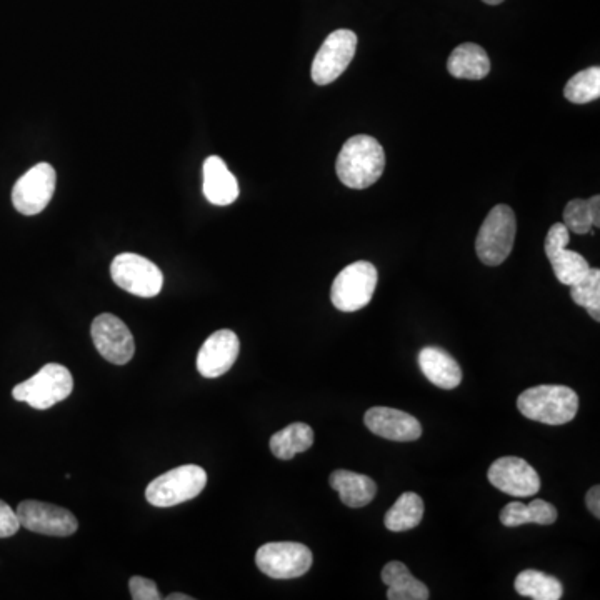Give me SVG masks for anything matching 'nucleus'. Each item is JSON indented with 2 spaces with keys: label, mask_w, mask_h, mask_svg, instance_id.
I'll return each instance as SVG.
<instances>
[{
  "label": "nucleus",
  "mask_w": 600,
  "mask_h": 600,
  "mask_svg": "<svg viewBox=\"0 0 600 600\" xmlns=\"http://www.w3.org/2000/svg\"><path fill=\"white\" fill-rule=\"evenodd\" d=\"M357 50V35L349 29L334 30L320 45L312 62V80L317 85L332 84L344 74L354 59Z\"/></svg>",
  "instance_id": "1a4fd4ad"
},
{
  "label": "nucleus",
  "mask_w": 600,
  "mask_h": 600,
  "mask_svg": "<svg viewBox=\"0 0 600 600\" xmlns=\"http://www.w3.org/2000/svg\"><path fill=\"white\" fill-rule=\"evenodd\" d=\"M515 590L522 597H530L534 600H559L564 594V587L559 579L532 569L524 570L517 575Z\"/></svg>",
  "instance_id": "b1692460"
},
{
  "label": "nucleus",
  "mask_w": 600,
  "mask_h": 600,
  "mask_svg": "<svg viewBox=\"0 0 600 600\" xmlns=\"http://www.w3.org/2000/svg\"><path fill=\"white\" fill-rule=\"evenodd\" d=\"M202 174H204L202 190L210 204L220 205V207L234 204L239 197V184L219 155H210L205 159Z\"/></svg>",
  "instance_id": "f3484780"
},
{
  "label": "nucleus",
  "mask_w": 600,
  "mask_h": 600,
  "mask_svg": "<svg viewBox=\"0 0 600 600\" xmlns=\"http://www.w3.org/2000/svg\"><path fill=\"white\" fill-rule=\"evenodd\" d=\"M422 374L440 389L452 390L462 382L459 362L439 347H424L419 354Z\"/></svg>",
  "instance_id": "a211bd4d"
},
{
  "label": "nucleus",
  "mask_w": 600,
  "mask_h": 600,
  "mask_svg": "<svg viewBox=\"0 0 600 600\" xmlns=\"http://www.w3.org/2000/svg\"><path fill=\"white\" fill-rule=\"evenodd\" d=\"M517 407L529 420L564 425L577 415L579 397L565 385H537L519 395Z\"/></svg>",
  "instance_id": "f03ea898"
},
{
  "label": "nucleus",
  "mask_w": 600,
  "mask_h": 600,
  "mask_svg": "<svg viewBox=\"0 0 600 600\" xmlns=\"http://www.w3.org/2000/svg\"><path fill=\"white\" fill-rule=\"evenodd\" d=\"M269 445L277 459L290 460L314 445V430L304 422H295L272 435Z\"/></svg>",
  "instance_id": "4be33fe9"
},
{
  "label": "nucleus",
  "mask_w": 600,
  "mask_h": 600,
  "mask_svg": "<svg viewBox=\"0 0 600 600\" xmlns=\"http://www.w3.org/2000/svg\"><path fill=\"white\" fill-rule=\"evenodd\" d=\"M207 472L199 465H180L147 485L145 497L155 507H174L192 500L205 489Z\"/></svg>",
  "instance_id": "39448f33"
},
{
  "label": "nucleus",
  "mask_w": 600,
  "mask_h": 600,
  "mask_svg": "<svg viewBox=\"0 0 600 600\" xmlns=\"http://www.w3.org/2000/svg\"><path fill=\"white\" fill-rule=\"evenodd\" d=\"M482 2H484V4H487V5H499V4H502V2H504V0H482Z\"/></svg>",
  "instance_id": "72a5a7b5"
},
{
  "label": "nucleus",
  "mask_w": 600,
  "mask_h": 600,
  "mask_svg": "<svg viewBox=\"0 0 600 600\" xmlns=\"http://www.w3.org/2000/svg\"><path fill=\"white\" fill-rule=\"evenodd\" d=\"M20 529L19 515L4 500H0V539L17 534Z\"/></svg>",
  "instance_id": "7c9ffc66"
},
{
  "label": "nucleus",
  "mask_w": 600,
  "mask_h": 600,
  "mask_svg": "<svg viewBox=\"0 0 600 600\" xmlns=\"http://www.w3.org/2000/svg\"><path fill=\"white\" fill-rule=\"evenodd\" d=\"M382 145L370 135H354L345 142L337 157V177L349 189H367L384 174Z\"/></svg>",
  "instance_id": "f257e3e1"
},
{
  "label": "nucleus",
  "mask_w": 600,
  "mask_h": 600,
  "mask_svg": "<svg viewBox=\"0 0 600 600\" xmlns=\"http://www.w3.org/2000/svg\"><path fill=\"white\" fill-rule=\"evenodd\" d=\"M15 512L19 515L20 527L37 534L69 537L79 527V522L70 510L39 500H24Z\"/></svg>",
  "instance_id": "9b49d317"
},
{
  "label": "nucleus",
  "mask_w": 600,
  "mask_h": 600,
  "mask_svg": "<svg viewBox=\"0 0 600 600\" xmlns=\"http://www.w3.org/2000/svg\"><path fill=\"white\" fill-rule=\"evenodd\" d=\"M167 600H192V597L185 594H170L167 595Z\"/></svg>",
  "instance_id": "473e14b6"
},
{
  "label": "nucleus",
  "mask_w": 600,
  "mask_h": 600,
  "mask_svg": "<svg viewBox=\"0 0 600 600\" xmlns=\"http://www.w3.org/2000/svg\"><path fill=\"white\" fill-rule=\"evenodd\" d=\"M447 70L457 79H484L490 72L489 55L480 45L467 42L452 50L447 60Z\"/></svg>",
  "instance_id": "aec40b11"
},
{
  "label": "nucleus",
  "mask_w": 600,
  "mask_h": 600,
  "mask_svg": "<svg viewBox=\"0 0 600 600\" xmlns=\"http://www.w3.org/2000/svg\"><path fill=\"white\" fill-rule=\"evenodd\" d=\"M57 175L52 165L40 162L27 170L12 189V204L22 215H37L54 197Z\"/></svg>",
  "instance_id": "9d476101"
},
{
  "label": "nucleus",
  "mask_w": 600,
  "mask_h": 600,
  "mask_svg": "<svg viewBox=\"0 0 600 600\" xmlns=\"http://www.w3.org/2000/svg\"><path fill=\"white\" fill-rule=\"evenodd\" d=\"M130 595L134 600H159L160 594L154 580L135 575L129 582Z\"/></svg>",
  "instance_id": "c756f323"
},
{
  "label": "nucleus",
  "mask_w": 600,
  "mask_h": 600,
  "mask_svg": "<svg viewBox=\"0 0 600 600\" xmlns=\"http://www.w3.org/2000/svg\"><path fill=\"white\" fill-rule=\"evenodd\" d=\"M587 507H589L590 512L595 515V519H600V487L599 485H594L592 489L587 492Z\"/></svg>",
  "instance_id": "2f4dec72"
},
{
  "label": "nucleus",
  "mask_w": 600,
  "mask_h": 600,
  "mask_svg": "<svg viewBox=\"0 0 600 600\" xmlns=\"http://www.w3.org/2000/svg\"><path fill=\"white\" fill-rule=\"evenodd\" d=\"M515 230L517 220L514 210L510 209L509 205H495L485 217L475 239V250L482 264L490 267L504 264L514 249Z\"/></svg>",
  "instance_id": "20e7f679"
},
{
  "label": "nucleus",
  "mask_w": 600,
  "mask_h": 600,
  "mask_svg": "<svg viewBox=\"0 0 600 600\" xmlns=\"http://www.w3.org/2000/svg\"><path fill=\"white\" fill-rule=\"evenodd\" d=\"M364 422L372 434L395 442H412L422 435V425L414 415L392 407H372L365 412Z\"/></svg>",
  "instance_id": "dca6fc26"
},
{
  "label": "nucleus",
  "mask_w": 600,
  "mask_h": 600,
  "mask_svg": "<svg viewBox=\"0 0 600 600\" xmlns=\"http://www.w3.org/2000/svg\"><path fill=\"white\" fill-rule=\"evenodd\" d=\"M600 197L594 195L590 199H574L565 205L564 222L562 224L574 234H589L592 227L600 225Z\"/></svg>",
  "instance_id": "393cba45"
},
{
  "label": "nucleus",
  "mask_w": 600,
  "mask_h": 600,
  "mask_svg": "<svg viewBox=\"0 0 600 600\" xmlns=\"http://www.w3.org/2000/svg\"><path fill=\"white\" fill-rule=\"evenodd\" d=\"M110 275L120 289L142 299L159 295L164 285V274L152 260L130 252L115 257Z\"/></svg>",
  "instance_id": "0eeeda50"
},
{
  "label": "nucleus",
  "mask_w": 600,
  "mask_h": 600,
  "mask_svg": "<svg viewBox=\"0 0 600 600\" xmlns=\"http://www.w3.org/2000/svg\"><path fill=\"white\" fill-rule=\"evenodd\" d=\"M424 519V500L415 492L400 495L384 517V524L392 532L412 530Z\"/></svg>",
  "instance_id": "5701e85b"
},
{
  "label": "nucleus",
  "mask_w": 600,
  "mask_h": 600,
  "mask_svg": "<svg viewBox=\"0 0 600 600\" xmlns=\"http://www.w3.org/2000/svg\"><path fill=\"white\" fill-rule=\"evenodd\" d=\"M72 390L74 379L69 369L60 364H47L30 379L15 385L12 395L32 409L47 410L67 399Z\"/></svg>",
  "instance_id": "7ed1b4c3"
},
{
  "label": "nucleus",
  "mask_w": 600,
  "mask_h": 600,
  "mask_svg": "<svg viewBox=\"0 0 600 600\" xmlns=\"http://www.w3.org/2000/svg\"><path fill=\"white\" fill-rule=\"evenodd\" d=\"M95 349L110 364L125 365L134 357V335L114 314H100L90 327Z\"/></svg>",
  "instance_id": "f8f14e48"
},
{
  "label": "nucleus",
  "mask_w": 600,
  "mask_h": 600,
  "mask_svg": "<svg viewBox=\"0 0 600 600\" xmlns=\"http://www.w3.org/2000/svg\"><path fill=\"white\" fill-rule=\"evenodd\" d=\"M569 242V229L562 222H557L547 232L544 244L545 255L552 265L555 277L567 287L579 282L590 269L589 262L582 255L567 249Z\"/></svg>",
  "instance_id": "ddd939ff"
},
{
  "label": "nucleus",
  "mask_w": 600,
  "mask_h": 600,
  "mask_svg": "<svg viewBox=\"0 0 600 600\" xmlns=\"http://www.w3.org/2000/svg\"><path fill=\"white\" fill-rule=\"evenodd\" d=\"M329 484L340 495V500L352 509L365 507L377 494L374 480L350 470H334L330 474Z\"/></svg>",
  "instance_id": "6ab92c4d"
},
{
  "label": "nucleus",
  "mask_w": 600,
  "mask_h": 600,
  "mask_svg": "<svg viewBox=\"0 0 600 600\" xmlns=\"http://www.w3.org/2000/svg\"><path fill=\"white\" fill-rule=\"evenodd\" d=\"M500 524L505 527H520V525L529 524V515H527V505L522 502H510L500 510Z\"/></svg>",
  "instance_id": "c85d7f7f"
},
{
  "label": "nucleus",
  "mask_w": 600,
  "mask_h": 600,
  "mask_svg": "<svg viewBox=\"0 0 600 600\" xmlns=\"http://www.w3.org/2000/svg\"><path fill=\"white\" fill-rule=\"evenodd\" d=\"M529 524L550 525L557 520V509L542 499H535L527 505Z\"/></svg>",
  "instance_id": "cd10ccee"
},
{
  "label": "nucleus",
  "mask_w": 600,
  "mask_h": 600,
  "mask_svg": "<svg viewBox=\"0 0 600 600\" xmlns=\"http://www.w3.org/2000/svg\"><path fill=\"white\" fill-rule=\"evenodd\" d=\"M565 99L572 104H589L600 97V69L589 67L580 70L567 82L564 89Z\"/></svg>",
  "instance_id": "a878e982"
},
{
  "label": "nucleus",
  "mask_w": 600,
  "mask_h": 600,
  "mask_svg": "<svg viewBox=\"0 0 600 600\" xmlns=\"http://www.w3.org/2000/svg\"><path fill=\"white\" fill-rule=\"evenodd\" d=\"M490 484L512 497H530L540 489V477L527 460L520 457H500L487 472Z\"/></svg>",
  "instance_id": "4468645a"
},
{
  "label": "nucleus",
  "mask_w": 600,
  "mask_h": 600,
  "mask_svg": "<svg viewBox=\"0 0 600 600\" xmlns=\"http://www.w3.org/2000/svg\"><path fill=\"white\" fill-rule=\"evenodd\" d=\"M312 552L299 542H270L257 550L255 564L270 579H297L312 567Z\"/></svg>",
  "instance_id": "6e6552de"
},
{
  "label": "nucleus",
  "mask_w": 600,
  "mask_h": 600,
  "mask_svg": "<svg viewBox=\"0 0 600 600\" xmlns=\"http://www.w3.org/2000/svg\"><path fill=\"white\" fill-rule=\"evenodd\" d=\"M570 297L575 304L584 307L590 317L600 320V270L589 269V272L575 284L570 285Z\"/></svg>",
  "instance_id": "bb28decb"
},
{
  "label": "nucleus",
  "mask_w": 600,
  "mask_h": 600,
  "mask_svg": "<svg viewBox=\"0 0 600 600\" xmlns=\"http://www.w3.org/2000/svg\"><path fill=\"white\" fill-rule=\"evenodd\" d=\"M379 274L374 264L367 260H357L347 265L335 277L330 300L340 312H357L370 304Z\"/></svg>",
  "instance_id": "423d86ee"
},
{
  "label": "nucleus",
  "mask_w": 600,
  "mask_h": 600,
  "mask_svg": "<svg viewBox=\"0 0 600 600\" xmlns=\"http://www.w3.org/2000/svg\"><path fill=\"white\" fill-rule=\"evenodd\" d=\"M240 342L235 332L217 330L205 340L197 355V370L205 379H217L235 364L239 357Z\"/></svg>",
  "instance_id": "2eb2a0df"
},
{
  "label": "nucleus",
  "mask_w": 600,
  "mask_h": 600,
  "mask_svg": "<svg viewBox=\"0 0 600 600\" xmlns=\"http://www.w3.org/2000/svg\"><path fill=\"white\" fill-rule=\"evenodd\" d=\"M382 582L387 590V599L389 600H427L429 599V589L424 582L415 579L410 574V570L402 562H389L382 570Z\"/></svg>",
  "instance_id": "412c9836"
}]
</instances>
